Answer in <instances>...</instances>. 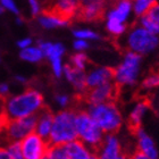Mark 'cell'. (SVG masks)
<instances>
[{
    "label": "cell",
    "instance_id": "4fadbf2b",
    "mask_svg": "<svg viewBox=\"0 0 159 159\" xmlns=\"http://www.w3.org/2000/svg\"><path fill=\"white\" fill-rule=\"evenodd\" d=\"M65 148L68 159H92L97 157L96 153L80 139L65 143Z\"/></svg>",
    "mask_w": 159,
    "mask_h": 159
},
{
    "label": "cell",
    "instance_id": "e0dca14e",
    "mask_svg": "<svg viewBox=\"0 0 159 159\" xmlns=\"http://www.w3.org/2000/svg\"><path fill=\"white\" fill-rule=\"evenodd\" d=\"M132 0H117L114 7L107 14V18H113L122 23H126L132 14Z\"/></svg>",
    "mask_w": 159,
    "mask_h": 159
},
{
    "label": "cell",
    "instance_id": "9a60e30c",
    "mask_svg": "<svg viewBox=\"0 0 159 159\" xmlns=\"http://www.w3.org/2000/svg\"><path fill=\"white\" fill-rule=\"evenodd\" d=\"M63 75H65L68 82L73 84L74 89L77 92L84 93L88 90L86 88V74L84 70L75 68L72 65H65L63 68Z\"/></svg>",
    "mask_w": 159,
    "mask_h": 159
},
{
    "label": "cell",
    "instance_id": "f546056e",
    "mask_svg": "<svg viewBox=\"0 0 159 159\" xmlns=\"http://www.w3.org/2000/svg\"><path fill=\"white\" fill-rule=\"evenodd\" d=\"M159 86V73H152L148 75L146 79L143 80L142 88L143 89H153Z\"/></svg>",
    "mask_w": 159,
    "mask_h": 159
},
{
    "label": "cell",
    "instance_id": "b9f144b4",
    "mask_svg": "<svg viewBox=\"0 0 159 159\" xmlns=\"http://www.w3.org/2000/svg\"><path fill=\"white\" fill-rule=\"evenodd\" d=\"M15 80H16L17 82H20V83H26V79H25L24 76H22V75H16Z\"/></svg>",
    "mask_w": 159,
    "mask_h": 159
},
{
    "label": "cell",
    "instance_id": "836d02e7",
    "mask_svg": "<svg viewBox=\"0 0 159 159\" xmlns=\"http://www.w3.org/2000/svg\"><path fill=\"white\" fill-rule=\"evenodd\" d=\"M73 47H74V49L77 50V51H83V50H85L89 48V43L86 42V40L76 39L74 41Z\"/></svg>",
    "mask_w": 159,
    "mask_h": 159
},
{
    "label": "cell",
    "instance_id": "277c9868",
    "mask_svg": "<svg viewBox=\"0 0 159 159\" xmlns=\"http://www.w3.org/2000/svg\"><path fill=\"white\" fill-rule=\"evenodd\" d=\"M75 126L77 138L85 143L97 156V151L105 136L103 131L98 126L86 110H80L75 114Z\"/></svg>",
    "mask_w": 159,
    "mask_h": 159
},
{
    "label": "cell",
    "instance_id": "4316f807",
    "mask_svg": "<svg viewBox=\"0 0 159 159\" xmlns=\"http://www.w3.org/2000/svg\"><path fill=\"white\" fill-rule=\"evenodd\" d=\"M7 150L9 152L10 159H23L20 141H11V142H9L8 146H7Z\"/></svg>",
    "mask_w": 159,
    "mask_h": 159
},
{
    "label": "cell",
    "instance_id": "9c48e42d",
    "mask_svg": "<svg viewBox=\"0 0 159 159\" xmlns=\"http://www.w3.org/2000/svg\"><path fill=\"white\" fill-rule=\"evenodd\" d=\"M117 84L115 81L102 83L100 85L88 89L84 92L85 100L89 103H100L106 101H114L117 96Z\"/></svg>",
    "mask_w": 159,
    "mask_h": 159
},
{
    "label": "cell",
    "instance_id": "60d3db41",
    "mask_svg": "<svg viewBox=\"0 0 159 159\" xmlns=\"http://www.w3.org/2000/svg\"><path fill=\"white\" fill-rule=\"evenodd\" d=\"M3 126H5V118H3V116H2V113H1V110H0V133L2 132Z\"/></svg>",
    "mask_w": 159,
    "mask_h": 159
},
{
    "label": "cell",
    "instance_id": "ffe728a7",
    "mask_svg": "<svg viewBox=\"0 0 159 159\" xmlns=\"http://www.w3.org/2000/svg\"><path fill=\"white\" fill-rule=\"evenodd\" d=\"M148 108H149V107H148V103L144 102V101L139 102L134 108H133V110L131 111L129 117V124L131 129L136 131V129H139L140 125H141V122H142L143 116H144V114L147 113Z\"/></svg>",
    "mask_w": 159,
    "mask_h": 159
},
{
    "label": "cell",
    "instance_id": "44dd1931",
    "mask_svg": "<svg viewBox=\"0 0 159 159\" xmlns=\"http://www.w3.org/2000/svg\"><path fill=\"white\" fill-rule=\"evenodd\" d=\"M40 49L42 50L43 55L48 59H52V58H58V57H63L65 52V48L61 43H52L47 42V41H40L39 42Z\"/></svg>",
    "mask_w": 159,
    "mask_h": 159
},
{
    "label": "cell",
    "instance_id": "603a6c76",
    "mask_svg": "<svg viewBox=\"0 0 159 159\" xmlns=\"http://www.w3.org/2000/svg\"><path fill=\"white\" fill-rule=\"evenodd\" d=\"M44 158L49 159H68L65 144H48Z\"/></svg>",
    "mask_w": 159,
    "mask_h": 159
},
{
    "label": "cell",
    "instance_id": "f6af8a7d",
    "mask_svg": "<svg viewBox=\"0 0 159 159\" xmlns=\"http://www.w3.org/2000/svg\"><path fill=\"white\" fill-rule=\"evenodd\" d=\"M108 1H117V0H108Z\"/></svg>",
    "mask_w": 159,
    "mask_h": 159
},
{
    "label": "cell",
    "instance_id": "d6a6232c",
    "mask_svg": "<svg viewBox=\"0 0 159 159\" xmlns=\"http://www.w3.org/2000/svg\"><path fill=\"white\" fill-rule=\"evenodd\" d=\"M144 15L150 17L155 23H157L159 25V3H157V2L155 3V5L148 10V13L144 14Z\"/></svg>",
    "mask_w": 159,
    "mask_h": 159
},
{
    "label": "cell",
    "instance_id": "83f0119b",
    "mask_svg": "<svg viewBox=\"0 0 159 159\" xmlns=\"http://www.w3.org/2000/svg\"><path fill=\"white\" fill-rule=\"evenodd\" d=\"M140 25L142 27H144L146 30H148L151 33H155L157 35H159V25L157 23H155L150 17H148L147 15L140 17Z\"/></svg>",
    "mask_w": 159,
    "mask_h": 159
},
{
    "label": "cell",
    "instance_id": "7c38bea8",
    "mask_svg": "<svg viewBox=\"0 0 159 159\" xmlns=\"http://www.w3.org/2000/svg\"><path fill=\"white\" fill-rule=\"evenodd\" d=\"M79 9L80 0H53L48 11L55 13L70 20L77 15Z\"/></svg>",
    "mask_w": 159,
    "mask_h": 159
},
{
    "label": "cell",
    "instance_id": "7a4b0ae2",
    "mask_svg": "<svg viewBox=\"0 0 159 159\" xmlns=\"http://www.w3.org/2000/svg\"><path fill=\"white\" fill-rule=\"evenodd\" d=\"M86 111L98 124L103 133L117 132L123 123L122 114L114 101L100 103H89Z\"/></svg>",
    "mask_w": 159,
    "mask_h": 159
},
{
    "label": "cell",
    "instance_id": "74e56055",
    "mask_svg": "<svg viewBox=\"0 0 159 159\" xmlns=\"http://www.w3.org/2000/svg\"><path fill=\"white\" fill-rule=\"evenodd\" d=\"M9 94V85L7 83H0V97L5 98Z\"/></svg>",
    "mask_w": 159,
    "mask_h": 159
},
{
    "label": "cell",
    "instance_id": "f1b7e54d",
    "mask_svg": "<svg viewBox=\"0 0 159 159\" xmlns=\"http://www.w3.org/2000/svg\"><path fill=\"white\" fill-rule=\"evenodd\" d=\"M73 35L76 39H83V40H99L100 35L92 30L83 29V30H75L73 31Z\"/></svg>",
    "mask_w": 159,
    "mask_h": 159
},
{
    "label": "cell",
    "instance_id": "ab89813d",
    "mask_svg": "<svg viewBox=\"0 0 159 159\" xmlns=\"http://www.w3.org/2000/svg\"><path fill=\"white\" fill-rule=\"evenodd\" d=\"M133 158H135V159H148L146 155H144L142 151H140V150H136L135 152L133 153Z\"/></svg>",
    "mask_w": 159,
    "mask_h": 159
},
{
    "label": "cell",
    "instance_id": "5b68a950",
    "mask_svg": "<svg viewBox=\"0 0 159 159\" xmlns=\"http://www.w3.org/2000/svg\"><path fill=\"white\" fill-rule=\"evenodd\" d=\"M125 46L131 51L146 55L159 46V35L151 33L141 25L134 26L126 35Z\"/></svg>",
    "mask_w": 159,
    "mask_h": 159
},
{
    "label": "cell",
    "instance_id": "8992f818",
    "mask_svg": "<svg viewBox=\"0 0 159 159\" xmlns=\"http://www.w3.org/2000/svg\"><path fill=\"white\" fill-rule=\"evenodd\" d=\"M142 55L129 50L124 59L116 70H114V81L117 85H132L136 82L140 74Z\"/></svg>",
    "mask_w": 159,
    "mask_h": 159
},
{
    "label": "cell",
    "instance_id": "d6986e66",
    "mask_svg": "<svg viewBox=\"0 0 159 159\" xmlns=\"http://www.w3.org/2000/svg\"><path fill=\"white\" fill-rule=\"evenodd\" d=\"M38 23L41 27L50 30V29H56V27H63L67 26L70 24V20L64 18L55 13L46 10L42 15L38 17Z\"/></svg>",
    "mask_w": 159,
    "mask_h": 159
},
{
    "label": "cell",
    "instance_id": "8fae6325",
    "mask_svg": "<svg viewBox=\"0 0 159 159\" xmlns=\"http://www.w3.org/2000/svg\"><path fill=\"white\" fill-rule=\"evenodd\" d=\"M106 0H80L77 16L84 20H96L102 17Z\"/></svg>",
    "mask_w": 159,
    "mask_h": 159
},
{
    "label": "cell",
    "instance_id": "6da1fadb",
    "mask_svg": "<svg viewBox=\"0 0 159 159\" xmlns=\"http://www.w3.org/2000/svg\"><path fill=\"white\" fill-rule=\"evenodd\" d=\"M43 107V96L35 89H27L16 96L2 98L1 113L5 123L35 115Z\"/></svg>",
    "mask_w": 159,
    "mask_h": 159
},
{
    "label": "cell",
    "instance_id": "1f68e13d",
    "mask_svg": "<svg viewBox=\"0 0 159 159\" xmlns=\"http://www.w3.org/2000/svg\"><path fill=\"white\" fill-rule=\"evenodd\" d=\"M0 5H1L6 10H9L10 13L16 14V15L20 14V9H18V7L16 6L15 0H0Z\"/></svg>",
    "mask_w": 159,
    "mask_h": 159
},
{
    "label": "cell",
    "instance_id": "ba28073f",
    "mask_svg": "<svg viewBox=\"0 0 159 159\" xmlns=\"http://www.w3.org/2000/svg\"><path fill=\"white\" fill-rule=\"evenodd\" d=\"M20 147L24 159H41L44 158L48 149V141L35 132L20 140Z\"/></svg>",
    "mask_w": 159,
    "mask_h": 159
},
{
    "label": "cell",
    "instance_id": "2e32d148",
    "mask_svg": "<svg viewBox=\"0 0 159 159\" xmlns=\"http://www.w3.org/2000/svg\"><path fill=\"white\" fill-rule=\"evenodd\" d=\"M52 120H53V114L50 111L48 108L42 107L41 110L38 113L37 118V125H35V131L41 138L48 141V138L50 135V131L52 127Z\"/></svg>",
    "mask_w": 159,
    "mask_h": 159
},
{
    "label": "cell",
    "instance_id": "7402d4cb",
    "mask_svg": "<svg viewBox=\"0 0 159 159\" xmlns=\"http://www.w3.org/2000/svg\"><path fill=\"white\" fill-rule=\"evenodd\" d=\"M20 59L25 60V61H29V63H39L43 59V55L42 50L40 49V47H33L30 46L27 48H24V49H20Z\"/></svg>",
    "mask_w": 159,
    "mask_h": 159
},
{
    "label": "cell",
    "instance_id": "30bf717a",
    "mask_svg": "<svg viewBox=\"0 0 159 159\" xmlns=\"http://www.w3.org/2000/svg\"><path fill=\"white\" fill-rule=\"evenodd\" d=\"M97 157L102 159H120L124 158L122 146L114 133H106L103 140L97 151Z\"/></svg>",
    "mask_w": 159,
    "mask_h": 159
},
{
    "label": "cell",
    "instance_id": "cb8c5ba5",
    "mask_svg": "<svg viewBox=\"0 0 159 159\" xmlns=\"http://www.w3.org/2000/svg\"><path fill=\"white\" fill-rule=\"evenodd\" d=\"M156 2V0H132L133 11L135 14V16L141 17L148 13V10Z\"/></svg>",
    "mask_w": 159,
    "mask_h": 159
},
{
    "label": "cell",
    "instance_id": "d4e9b609",
    "mask_svg": "<svg viewBox=\"0 0 159 159\" xmlns=\"http://www.w3.org/2000/svg\"><path fill=\"white\" fill-rule=\"evenodd\" d=\"M106 29L108 33L111 34L113 37H119L126 32V24L113 20V18H107Z\"/></svg>",
    "mask_w": 159,
    "mask_h": 159
},
{
    "label": "cell",
    "instance_id": "7bdbcfd3",
    "mask_svg": "<svg viewBox=\"0 0 159 159\" xmlns=\"http://www.w3.org/2000/svg\"><path fill=\"white\" fill-rule=\"evenodd\" d=\"M5 10H6V9H5V8H3V7L1 6V5H0V16H1V15H2V14L5 13Z\"/></svg>",
    "mask_w": 159,
    "mask_h": 159
},
{
    "label": "cell",
    "instance_id": "484cf974",
    "mask_svg": "<svg viewBox=\"0 0 159 159\" xmlns=\"http://www.w3.org/2000/svg\"><path fill=\"white\" fill-rule=\"evenodd\" d=\"M88 63H89L88 56H86L85 53L81 52V51L73 55L72 58H70V65L74 66L75 68H79V70H85L86 64Z\"/></svg>",
    "mask_w": 159,
    "mask_h": 159
},
{
    "label": "cell",
    "instance_id": "d590c367",
    "mask_svg": "<svg viewBox=\"0 0 159 159\" xmlns=\"http://www.w3.org/2000/svg\"><path fill=\"white\" fill-rule=\"evenodd\" d=\"M56 101L59 106L66 107L70 102V98L66 94H58V96H56Z\"/></svg>",
    "mask_w": 159,
    "mask_h": 159
},
{
    "label": "cell",
    "instance_id": "4dcf8cb0",
    "mask_svg": "<svg viewBox=\"0 0 159 159\" xmlns=\"http://www.w3.org/2000/svg\"><path fill=\"white\" fill-rule=\"evenodd\" d=\"M50 65H51V70H52L55 77L59 79L61 75H63V63H61V57H58V58H52L50 59Z\"/></svg>",
    "mask_w": 159,
    "mask_h": 159
},
{
    "label": "cell",
    "instance_id": "3957f363",
    "mask_svg": "<svg viewBox=\"0 0 159 159\" xmlns=\"http://www.w3.org/2000/svg\"><path fill=\"white\" fill-rule=\"evenodd\" d=\"M75 114L73 110H64L53 115L48 144H65L77 139Z\"/></svg>",
    "mask_w": 159,
    "mask_h": 159
},
{
    "label": "cell",
    "instance_id": "f35d334b",
    "mask_svg": "<svg viewBox=\"0 0 159 159\" xmlns=\"http://www.w3.org/2000/svg\"><path fill=\"white\" fill-rule=\"evenodd\" d=\"M0 159H10L9 152H8L7 148L0 147Z\"/></svg>",
    "mask_w": 159,
    "mask_h": 159
},
{
    "label": "cell",
    "instance_id": "8d00e7d4",
    "mask_svg": "<svg viewBox=\"0 0 159 159\" xmlns=\"http://www.w3.org/2000/svg\"><path fill=\"white\" fill-rule=\"evenodd\" d=\"M32 39L31 38H24V39H20V41H17V47L20 49H24V48H27V47L32 46Z\"/></svg>",
    "mask_w": 159,
    "mask_h": 159
},
{
    "label": "cell",
    "instance_id": "ee69618b",
    "mask_svg": "<svg viewBox=\"0 0 159 159\" xmlns=\"http://www.w3.org/2000/svg\"><path fill=\"white\" fill-rule=\"evenodd\" d=\"M17 24H22V18L20 17H17Z\"/></svg>",
    "mask_w": 159,
    "mask_h": 159
},
{
    "label": "cell",
    "instance_id": "ac0fdd59",
    "mask_svg": "<svg viewBox=\"0 0 159 159\" xmlns=\"http://www.w3.org/2000/svg\"><path fill=\"white\" fill-rule=\"evenodd\" d=\"M135 134L138 138V150L142 151L148 159L158 158V151L156 149L153 140L140 127L135 131Z\"/></svg>",
    "mask_w": 159,
    "mask_h": 159
},
{
    "label": "cell",
    "instance_id": "52a82bcc",
    "mask_svg": "<svg viewBox=\"0 0 159 159\" xmlns=\"http://www.w3.org/2000/svg\"><path fill=\"white\" fill-rule=\"evenodd\" d=\"M37 118L38 114L23 117V118L8 120L5 123V126L2 129V132L0 133V136H3V139L5 141H7V143L11 142V141H20L23 138L35 131Z\"/></svg>",
    "mask_w": 159,
    "mask_h": 159
},
{
    "label": "cell",
    "instance_id": "e575fe53",
    "mask_svg": "<svg viewBox=\"0 0 159 159\" xmlns=\"http://www.w3.org/2000/svg\"><path fill=\"white\" fill-rule=\"evenodd\" d=\"M29 5H30L31 13L33 16H38L41 11V7H40L39 0H29Z\"/></svg>",
    "mask_w": 159,
    "mask_h": 159
},
{
    "label": "cell",
    "instance_id": "5bb4252c",
    "mask_svg": "<svg viewBox=\"0 0 159 159\" xmlns=\"http://www.w3.org/2000/svg\"><path fill=\"white\" fill-rule=\"evenodd\" d=\"M114 80V70L110 67H96L86 74V88L91 89Z\"/></svg>",
    "mask_w": 159,
    "mask_h": 159
}]
</instances>
